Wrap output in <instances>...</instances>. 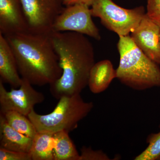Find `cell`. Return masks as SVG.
Segmentation results:
<instances>
[{
    "instance_id": "6da1fadb",
    "label": "cell",
    "mask_w": 160,
    "mask_h": 160,
    "mask_svg": "<svg viewBox=\"0 0 160 160\" xmlns=\"http://www.w3.org/2000/svg\"><path fill=\"white\" fill-rule=\"evenodd\" d=\"M49 37L62 71L61 77L49 86L52 95L59 100L81 94L88 86L95 63L92 44L86 36L72 32H52Z\"/></svg>"
},
{
    "instance_id": "7a4b0ae2",
    "label": "cell",
    "mask_w": 160,
    "mask_h": 160,
    "mask_svg": "<svg viewBox=\"0 0 160 160\" xmlns=\"http://www.w3.org/2000/svg\"><path fill=\"white\" fill-rule=\"evenodd\" d=\"M16 60L21 77L32 86H50L62 74L49 35L30 32L5 36Z\"/></svg>"
},
{
    "instance_id": "3957f363",
    "label": "cell",
    "mask_w": 160,
    "mask_h": 160,
    "mask_svg": "<svg viewBox=\"0 0 160 160\" xmlns=\"http://www.w3.org/2000/svg\"><path fill=\"white\" fill-rule=\"evenodd\" d=\"M119 37L117 47L120 61L117 78L123 85L137 91L160 87V66L136 45L130 35Z\"/></svg>"
},
{
    "instance_id": "277c9868",
    "label": "cell",
    "mask_w": 160,
    "mask_h": 160,
    "mask_svg": "<svg viewBox=\"0 0 160 160\" xmlns=\"http://www.w3.org/2000/svg\"><path fill=\"white\" fill-rule=\"evenodd\" d=\"M58 100L53 111L49 114H39L33 109L28 116L38 132H69L77 128L78 123L94 106L92 102H85L80 94L63 96Z\"/></svg>"
},
{
    "instance_id": "5b68a950",
    "label": "cell",
    "mask_w": 160,
    "mask_h": 160,
    "mask_svg": "<svg viewBox=\"0 0 160 160\" xmlns=\"http://www.w3.org/2000/svg\"><path fill=\"white\" fill-rule=\"evenodd\" d=\"M90 9L92 17L99 18L103 26L119 37L129 35L146 13L142 6L125 9L113 0H95Z\"/></svg>"
},
{
    "instance_id": "8992f818",
    "label": "cell",
    "mask_w": 160,
    "mask_h": 160,
    "mask_svg": "<svg viewBox=\"0 0 160 160\" xmlns=\"http://www.w3.org/2000/svg\"><path fill=\"white\" fill-rule=\"evenodd\" d=\"M29 32L49 35L65 7L64 0H21Z\"/></svg>"
},
{
    "instance_id": "52a82bcc",
    "label": "cell",
    "mask_w": 160,
    "mask_h": 160,
    "mask_svg": "<svg viewBox=\"0 0 160 160\" xmlns=\"http://www.w3.org/2000/svg\"><path fill=\"white\" fill-rule=\"evenodd\" d=\"M90 6L75 4L65 6L55 21L52 32H72L90 37L99 41V30L92 20Z\"/></svg>"
},
{
    "instance_id": "ba28073f",
    "label": "cell",
    "mask_w": 160,
    "mask_h": 160,
    "mask_svg": "<svg viewBox=\"0 0 160 160\" xmlns=\"http://www.w3.org/2000/svg\"><path fill=\"white\" fill-rule=\"evenodd\" d=\"M45 98L27 80L22 78L19 89L12 88L8 91L0 79V109L1 113L8 111L18 112L28 117L34 106L42 102Z\"/></svg>"
},
{
    "instance_id": "9c48e42d",
    "label": "cell",
    "mask_w": 160,
    "mask_h": 160,
    "mask_svg": "<svg viewBox=\"0 0 160 160\" xmlns=\"http://www.w3.org/2000/svg\"><path fill=\"white\" fill-rule=\"evenodd\" d=\"M137 46L160 66V27L146 14L130 35Z\"/></svg>"
},
{
    "instance_id": "30bf717a",
    "label": "cell",
    "mask_w": 160,
    "mask_h": 160,
    "mask_svg": "<svg viewBox=\"0 0 160 160\" xmlns=\"http://www.w3.org/2000/svg\"><path fill=\"white\" fill-rule=\"evenodd\" d=\"M29 32L21 0H0V33Z\"/></svg>"
},
{
    "instance_id": "8fae6325",
    "label": "cell",
    "mask_w": 160,
    "mask_h": 160,
    "mask_svg": "<svg viewBox=\"0 0 160 160\" xmlns=\"http://www.w3.org/2000/svg\"><path fill=\"white\" fill-rule=\"evenodd\" d=\"M0 79L13 88H19L22 82L13 51L7 39L0 33Z\"/></svg>"
},
{
    "instance_id": "7c38bea8",
    "label": "cell",
    "mask_w": 160,
    "mask_h": 160,
    "mask_svg": "<svg viewBox=\"0 0 160 160\" xmlns=\"http://www.w3.org/2000/svg\"><path fill=\"white\" fill-rule=\"evenodd\" d=\"M116 78V69H115L111 61L102 60L95 63L92 67L88 86L92 93L99 94L108 89Z\"/></svg>"
},
{
    "instance_id": "4fadbf2b",
    "label": "cell",
    "mask_w": 160,
    "mask_h": 160,
    "mask_svg": "<svg viewBox=\"0 0 160 160\" xmlns=\"http://www.w3.org/2000/svg\"><path fill=\"white\" fill-rule=\"evenodd\" d=\"M32 139L13 129L0 113V148L12 151L29 152Z\"/></svg>"
},
{
    "instance_id": "5bb4252c",
    "label": "cell",
    "mask_w": 160,
    "mask_h": 160,
    "mask_svg": "<svg viewBox=\"0 0 160 160\" xmlns=\"http://www.w3.org/2000/svg\"><path fill=\"white\" fill-rule=\"evenodd\" d=\"M53 133L38 132L29 153L32 160H54Z\"/></svg>"
},
{
    "instance_id": "9a60e30c",
    "label": "cell",
    "mask_w": 160,
    "mask_h": 160,
    "mask_svg": "<svg viewBox=\"0 0 160 160\" xmlns=\"http://www.w3.org/2000/svg\"><path fill=\"white\" fill-rule=\"evenodd\" d=\"M69 133L61 131L53 133L54 160H80V154Z\"/></svg>"
},
{
    "instance_id": "2e32d148",
    "label": "cell",
    "mask_w": 160,
    "mask_h": 160,
    "mask_svg": "<svg viewBox=\"0 0 160 160\" xmlns=\"http://www.w3.org/2000/svg\"><path fill=\"white\" fill-rule=\"evenodd\" d=\"M1 113L4 115L9 126L20 133L32 139L38 133L36 128L28 117L15 111Z\"/></svg>"
},
{
    "instance_id": "e0dca14e",
    "label": "cell",
    "mask_w": 160,
    "mask_h": 160,
    "mask_svg": "<svg viewBox=\"0 0 160 160\" xmlns=\"http://www.w3.org/2000/svg\"><path fill=\"white\" fill-rule=\"evenodd\" d=\"M160 128V125H159ZM146 142L148 146L140 154L135 158V160H160V131L148 135Z\"/></svg>"
},
{
    "instance_id": "ac0fdd59",
    "label": "cell",
    "mask_w": 160,
    "mask_h": 160,
    "mask_svg": "<svg viewBox=\"0 0 160 160\" xmlns=\"http://www.w3.org/2000/svg\"><path fill=\"white\" fill-rule=\"evenodd\" d=\"M110 160V158L102 150H94L85 146L81 148L79 160Z\"/></svg>"
},
{
    "instance_id": "d6986e66",
    "label": "cell",
    "mask_w": 160,
    "mask_h": 160,
    "mask_svg": "<svg viewBox=\"0 0 160 160\" xmlns=\"http://www.w3.org/2000/svg\"><path fill=\"white\" fill-rule=\"evenodd\" d=\"M146 14L160 27V0H147Z\"/></svg>"
},
{
    "instance_id": "ffe728a7",
    "label": "cell",
    "mask_w": 160,
    "mask_h": 160,
    "mask_svg": "<svg viewBox=\"0 0 160 160\" xmlns=\"http://www.w3.org/2000/svg\"><path fill=\"white\" fill-rule=\"evenodd\" d=\"M0 160H32L29 152L12 151L0 148Z\"/></svg>"
},
{
    "instance_id": "44dd1931",
    "label": "cell",
    "mask_w": 160,
    "mask_h": 160,
    "mask_svg": "<svg viewBox=\"0 0 160 160\" xmlns=\"http://www.w3.org/2000/svg\"><path fill=\"white\" fill-rule=\"evenodd\" d=\"M95 0H64L65 6H70L75 4H83L91 6Z\"/></svg>"
},
{
    "instance_id": "7402d4cb",
    "label": "cell",
    "mask_w": 160,
    "mask_h": 160,
    "mask_svg": "<svg viewBox=\"0 0 160 160\" xmlns=\"http://www.w3.org/2000/svg\"></svg>"
}]
</instances>
